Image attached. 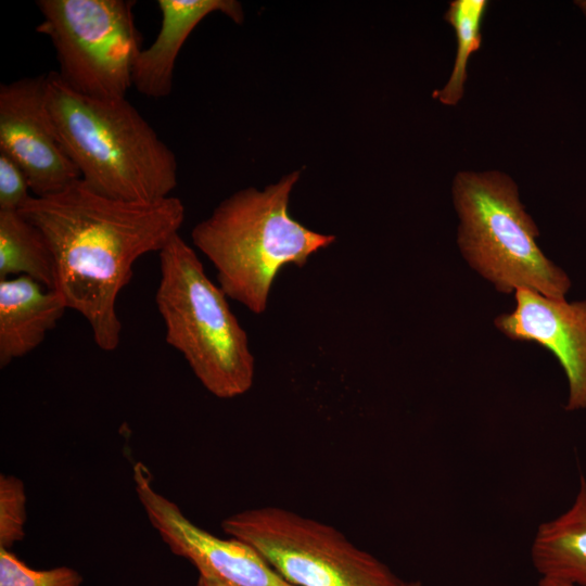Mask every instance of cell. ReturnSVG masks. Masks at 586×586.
Wrapping results in <instances>:
<instances>
[{"instance_id":"obj_1","label":"cell","mask_w":586,"mask_h":586,"mask_svg":"<svg viewBox=\"0 0 586 586\" xmlns=\"http://www.w3.org/2000/svg\"><path fill=\"white\" fill-rule=\"evenodd\" d=\"M20 213L41 230L51 247L54 290L68 309L87 320L98 347L115 351L122 332L117 297L137 259L160 252L179 233L186 214L181 200L111 199L79 179L60 192L33 195Z\"/></svg>"},{"instance_id":"obj_2","label":"cell","mask_w":586,"mask_h":586,"mask_svg":"<svg viewBox=\"0 0 586 586\" xmlns=\"http://www.w3.org/2000/svg\"><path fill=\"white\" fill-rule=\"evenodd\" d=\"M46 99L63 148L87 187L127 202L171 196L176 156L127 98L81 94L49 72Z\"/></svg>"},{"instance_id":"obj_3","label":"cell","mask_w":586,"mask_h":586,"mask_svg":"<svg viewBox=\"0 0 586 586\" xmlns=\"http://www.w3.org/2000/svg\"><path fill=\"white\" fill-rule=\"evenodd\" d=\"M300 174L292 171L263 190L251 187L233 193L191 232L193 244L215 266L227 297L256 315L267 309L282 268L304 267L313 254L335 241L290 216V194Z\"/></svg>"},{"instance_id":"obj_4","label":"cell","mask_w":586,"mask_h":586,"mask_svg":"<svg viewBox=\"0 0 586 586\" xmlns=\"http://www.w3.org/2000/svg\"><path fill=\"white\" fill-rule=\"evenodd\" d=\"M158 255L155 302L166 342L182 354L211 394L225 399L243 395L253 385L255 359L227 295L179 233Z\"/></svg>"},{"instance_id":"obj_5","label":"cell","mask_w":586,"mask_h":586,"mask_svg":"<svg viewBox=\"0 0 586 586\" xmlns=\"http://www.w3.org/2000/svg\"><path fill=\"white\" fill-rule=\"evenodd\" d=\"M453 195L460 219L458 244L472 268L502 293L525 288L565 298L572 282L539 249L538 229L509 177L498 171H461L454 180Z\"/></svg>"},{"instance_id":"obj_6","label":"cell","mask_w":586,"mask_h":586,"mask_svg":"<svg viewBox=\"0 0 586 586\" xmlns=\"http://www.w3.org/2000/svg\"><path fill=\"white\" fill-rule=\"evenodd\" d=\"M293 586H400L385 563L335 527L279 507L237 512L221 522Z\"/></svg>"},{"instance_id":"obj_7","label":"cell","mask_w":586,"mask_h":586,"mask_svg":"<svg viewBox=\"0 0 586 586\" xmlns=\"http://www.w3.org/2000/svg\"><path fill=\"white\" fill-rule=\"evenodd\" d=\"M133 0H39L37 31L55 51L61 79L78 93L124 99L141 51Z\"/></svg>"},{"instance_id":"obj_8","label":"cell","mask_w":586,"mask_h":586,"mask_svg":"<svg viewBox=\"0 0 586 586\" xmlns=\"http://www.w3.org/2000/svg\"><path fill=\"white\" fill-rule=\"evenodd\" d=\"M137 497L170 551L190 561L200 575L232 586H293L285 582L250 545L233 537L220 538L192 523L171 500L151 485L145 466H133Z\"/></svg>"},{"instance_id":"obj_9","label":"cell","mask_w":586,"mask_h":586,"mask_svg":"<svg viewBox=\"0 0 586 586\" xmlns=\"http://www.w3.org/2000/svg\"><path fill=\"white\" fill-rule=\"evenodd\" d=\"M46 86L47 74L0 85V150L25 171L34 196L80 179L48 110Z\"/></svg>"},{"instance_id":"obj_10","label":"cell","mask_w":586,"mask_h":586,"mask_svg":"<svg viewBox=\"0 0 586 586\" xmlns=\"http://www.w3.org/2000/svg\"><path fill=\"white\" fill-rule=\"evenodd\" d=\"M515 307L495 319L508 337L535 342L560 364L568 381L566 411L586 409V300L568 302L525 288L514 292Z\"/></svg>"},{"instance_id":"obj_11","label":"cell","mask_w":586,"mask_h":586,"mask_svg":"<svg viewBox=\"0 0 586 586\" xmlns=\"http://www.w3.org/2000/svg\"><path fill=\"white\" fill-rule=\"evenodd\" d=\"M161 27L152 42L139 52L132 69V86L150 98H165L173 89L178 54L196 25L207 15L220 12L237 24L244 20L234 0H157Z\"/></svg>"},{"instance_id":"obj_12","label":"cell","mask_w":586,"mask_h":586,"mask_svg":"<svg viewBox=\"0 0 586 586\" xmlns=\"http://www.w3.org/2000/svg\"><path fill=\"white\" fill-rule=\"evenodd\" d=\"M66 309L55 290L29 277L0 280V367L38 347Z\"/></svg>"},{"instance_id":"obj_13","label":"cell","mask_w":586,"mask_h":586,"mask_svg":"<svg viewBox=\"0 0 586 586\" xmlns=\"http://www.w3.org/2000/svg\"><path fill=\"white\" fill-rule=\"evenodd\" d=\"M533 566L552 576L586 586V479L579 476L576 496L564 512L537 527L532 547Z\"/></svg>"},{"instance_id":"obj_14","label":"cell","mask_w":586,"mask_h":586,"mask_svg":"<svg viewBox=\"0 0 586 586\" xmlns=\"http://www.w3.org/2000/svg\"><path fill=\"white\" fill-rule=\"evenodd\" d=\"M20 276L54 290L53 253L41 230L24 215L0 211V280Z\"/></svg>"},{"instance_id":"obj_15","label":"cell","mask_w":586,"mask_h":586,"mask_svg":"<svg viewBox=\"0 0 586 586\" xmlns=\"http://www.w3.org/2000/svg\"><path fill=\"white\" fill-rule=\"evenodd\" d=\"M487 7L486 0H455L449 3L445 18L455 29L457 52L448 81L434 93L443 104L455 105L463 94L468 62L481 46V26Z\"/></svg>"},{"instance_id":"obj_16","label":"cell","mask_w":586,"mask_h":586,"mask_svg":"<svg viewBox=\"0 0 586 586\" xmlns=\"http://www.w3.org/2000/svg\"><path fill=\"white\" fill-rule=\"evenodd\" d=\"M82 576L68 566L28 568L9 549L0 548V586H80Z\"/></svg>"},{"instance_id":"obj_17","label":"cell","mask_w":586,"mask_h":586,"mask_svg":"<svg viewBox=\"0 0 586 586\" xmlns=\"http://www.w3.org/2000/svg\"><path fill=\"white\" fill-rule=\"evenodd\" d=\"M26 493L21 479L0 475V548L9 549L25 537Z\"/></svg>"},{"instance_id":"obj_18","label":"cell","mask_w":586,"mask_h":586,"mask_svg":"<svg viewBox=\"0 0 586 586\" xmlns=\"http://www.w3.org/2000/svg\"><path fill=\"white\" fill-rule=\"evenodd\" d=\"M31 196L25 171L0 150V211L20 212Z\"/></svg>"},{"instance_id":"obj_19","label":"cell","mask_w":586,"mask_h":586,"mask_svg":"<svg viewBox=\"0 0 586 586\" xmlns=\"http://www.w3.org/2000/svg\"><path fill=\"white\" fill-rule=\"evenodd\" d=\"M536 586H578L569 581L552 577V576H540Z\"/></svg>"},{"instance_id":"obj_20","label":"cell","mask_w":586,"mask_h":586,"mask_svg":"<svg viewBox=\"0 0 586 586\" xmlns=\"http://www.w3.org/2000/svg\"><path fill=\"white\" fill-rule=\"evenodd\" d=\"M196 586H232L216 577L199 575Z\"/></svg>"},{"instance_id":"obj_21","label":"cell","mask_w":586,"mask_h":586,"mask_svg":"<svg viewBox=\"0 0 586 586\" xmlns=\"http://www.w3.org/2000/svg\"><path fill=\"white\" fill-rule=\"evenodd\" d=\"M575 4L579 8L582 13L586 16V0L575 1Z\"/></svg>"},{"instance_id":"obj_22","label":"cell","mask_w":586,"mask_h":586,"mask_svg":"<svg viewBox=\"0 0 586 586\" xmlns=\"http://www.w3.org/2000/svg\"><path fill=\"white\" fill-rule=\"evenodd\" d=\"M400 586H422L420 581H404Z\"/></svg>"}]
</instances>
